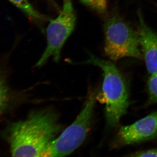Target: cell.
I'll return each mask as SVG.
<instances>
[{
	"label": "cell",
	"mask_w": 157,
	"mask_h": 157,
	"mask_svg": "<svg viewBox=\"0 0 157 157\" xmlns=\"http://www.w3.org/2000/svg\"><path fill=\"white\" fill-rule=\"evenodd\" d=\"M97 95L91 93L83 109L74 122L54 139L42 154L41 157H62L67 155L82 143L89 130Z\"/></svg>",
	"instance_id": "obj_4"
},
{
	"label": "cell",
	"mask_w": 157,
	"mask_h": 157,
	"mask_svg": "<svg viewBox=\"0 0 157 157\" xmlns=\"http://www.w3.org/2000/svg\"><path fill=\"white\" fill-rule=\"evenodd\" d=\"M148 89L151 101L157 103V73L151 74L148 81Z\"/></svg>",
	"instance_id": "obj_10"
},
{
	"label": "cell",
	"mask_w": 157,
	"mask_h": 157,
	"mask_svg": "<svg viewBox=\"0 0 157 157\" xmlns=\"http://www.w3.org/2000/svg\"><path fill=\"white\" fill-rule=\"evenodd\" d=\"M82 63L95 65L103 71L102 94L106 104V120L108 126H115L126 113L129 105L128 94L121 74L111 62L91 55Z\"/></svg>",
	"instance_id": "obj_2"
},
{
	"label": "cell",
	"mask_w": 157,
	"mask_h": 157,
	"mask_svg": "<svg viewBox=\"0 0 157 157\" xmlns=\"http://www.w3.org/2000/svg\"><path fill=\"white\" fill-rule=\"evenodd\" d=\"M131 156L139 157H157V149H151L145 151H139Z\"/></svg>",
	"instance_id": "obj_11"
},
{
	"label": "cell",
	"mask_w": 157,
	"mask_h": 157,
	"mask_svg": "<svg viewBox=\"0 0 157 157\" xmlns=\"http://www.w3.org/2000/svg\"><path fill=\"white\" fill-rule=\"evenodd\" d=\"M85 5L100 13L106 12L107 0H80Z\"/></svg>",
	"instance_id": "obj_9"
},
{
	"label": "cell",
	"mask_w": 157,
	"mask_h": 157,
	"mask_svg": "<svg viewBox=\"0 0 157 157\" xmlns=\"http://www.w3.org/2000/svg\"><path fill=\"white\" fill-rule=\"evenodd\" d=\"M76 17L71 2H64L59 16L51 21L46 29L47 46L36 67H41L52 57L58 61L62 47L70 36L76 24Z\"/></svg>",
	"instance_id": "obj_5"
},
{
	"label": "cell",
	"mask_w": 157,
	"mask_h": 157,
	"mask_svg": "<svg viewBox=\"0 0 157 157\" xmlns=\"http://www.w3.org/2000/svg\"><path fill=\"white\" fill-rule=\"evenodd\" d=\"M7 93L4 85L0 80V110L3 108L7 101Z\"/></svg>",
	"instance_id": "obj_12"
},
{
	"label": "cell",
	"mask_w": 157,
	"mask_h": 157,
	"mask_svg": "<svg viewBox=\"0 0 157 157\" xmlns=\"http://www.w3.org/2000/svg\"><path fill=\"white\" fill-rule=\"evenodd\" d=\"M157 136V111L135 123L121 127L117 136L116 146L130 145L152 139Z\"/></svg>",
	"instance_id": "obj_6"
},
{
	"label": "cell",
	"mask_w": 157,
	"mask_h": 157,
	"mask_svg": "<svg viewBox=\"0 0 157 157\" xmlns=\"http://www.w3.org/2000/svg\"><path fill=\"white\" fill-rule=\"evenodd\" d=\"M61 129L58 116L52 109L31 113L25 121L13 124L9 131L13 156L41 157Z\"/></svg>",
	"instance_id": "obj_1"
},
{
	"label": "cell",
	"mask_w": 157,
	"mask_h": 157,
	"mask_svg": "<svg viewBox=\"0 0 157 157\" xmlns=\"http://www.w3.org/2000/svg\"><path fill=\"white\" fill-rule=\"evenodd\" d=\"M49 2H51L52 3L53 5H55V4L53 0H49Z\"/></svg>",
	"instance_id": "obj_13"
},
{
	"label": "cell",
	"mask_w": 157,
	"mask_h": 157,
	"mask_svg": "<svg viewBox=\"0 0 157 157\" xmlns=\"http://www.w3.org/2000/svg\"><path fill=\"white\" fill-rule=\"evenodd\" d=\"M138 33L141 51L147 71L150 74L157 73V35L146 24L138 11Z\"/></svg>",
	"instance_id": "obj_7"
},
{
	"label": "cell",
	"mask_w": 157,
	"mask_h": 157,
	"mask_svg": "<svg viewBox=\"0 0 157 157\" xmlns=\"http://www.w3.org/2000/svg\"><path fill=\"white\" fill-rule=\"evenodd\" d=\"M106 55L113 60L124 57L142 58L138 31L121 18L114 16L107 21L104 27Z\"/></svg>",
	"instance_id": "obj_3"
},
{
	"label": "cell",
	"mask_w": 157,
	"mask_h": 157,
	"mask_svg": "<svg viewBox=\"0 0 157 157\" xmlns=\"http://www.w3.org/2000/svg\"><path fill=\"white\" fill-rule=\"evenodd\" d=\"M70 1H71V0H64V2H70Z\"/></svg>",
	"instance_id": "obj_14"
},
{
	"label": "cell",
	"mask_w": 157,
	"mask_h": 157,
	"mask_svg": "<svg viewBox=\"0 0 157 157\" xmlns=\"http://www.w3.org/2000/svg\"><path fill=\"white\" fill-rule=\"evenodd\" d=\"M27 15L29 17L36 21L46 20L48 18L38 12L29 2L28 0H8Z\"/></svg>",
	"instance_id": "obj_8"
}]
</instances>
